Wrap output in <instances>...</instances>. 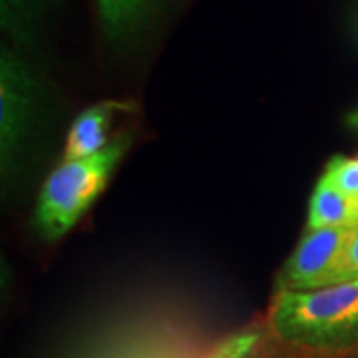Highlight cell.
I'll list each match as a JSON object with an SVG mask.
<instances>
[{"label": "cell", "instance_id": "obj_1", "mask_svg": "<svg viewBox=\"0 0 358 358\" xmlns=\"http://www.w3.org/2000/svg\"><path fill=\"white\" fill-rule=\"evenodd\" d=\"M268 324L281 341L308 350H341L358 343V279L310 291L279 289Z\"/></svg>", "mask_w": 358, "mask_h": 358}, {"label": "cell", "instance_id": "obj_2", "mask_svg": "<svg viewBox=\"0 0 358 358\" xmlns=\"http://www.w3.org/2000/svg\"><path fill=\"white\" fill-rule=\"evenodd\" d=\"M126 148L128 140L117 138L92 157L64 159L46 178L34 213L38 231L46 239H60L76 225L103 192Z\"/></svg>", "mask_w": 358, "mask_h": 358}, {"label": "cell", "instance_id": "obj_3", "mask_svg": "<svg viewBox=\"0 0 358 358\" xmlns=\"http://www.w3.org/2000/svg\"><path fill=\"white\" fill-rule=\"evenodd\" d=\"M46 92L38 72L16 48L0 52V173L8 187L38 134Z\"/></svg>", "mask_w": 358, "mask_h": 358}, {"label": "cell", "instance_id": "obj_4", "mask_svg": "<svg viewBox=\"0 0 358 358\" xmlns=\"http://www.w3.org/2000/svg\"><path fill=\"white\" fill-rule=\"evenodd\" d=\"M251 345L253 338L239 336L213 348H205L199 341L179 329L152 324L120 338L98 358H245Z\"/></svg>", "mask_w": 358, "mask_h": 358}, {"label": "cell", "instance_id": "obj_5", "mask_svg": "<svg viewBox=\"0 0 358 358\" xmlns=\"http://www.w3.org/2000/svg\"><path fill=\"white\" fill-rule=\"evenodd\" d=\"M352 229L355 227L308 229L282 267L279 289L310 291L334 285Z\"/></svg>", "mask_w": 358, "mask_h": 358}, {"label": "cell", "instance_id": "obj_6", "mask_svg": "<svg viewBox=\"0 0 358 358\" xmlns=\"http://www.w3.org/2000/svg\"><path fill=\"white\" fill-rule=\"evenodd\" d=\"M173 0H96L108 46L126 50L140 42Z\"/></svg>", "mask_w": 358, "mask_h": 358}, {"label": "cell", "instance_id": "obj_7", "mask_svg": "<svg viewBox=\"0 0 358 358\" xmlns=\"http://www.w3.org/2000/svg\"><path fill=\"white\" fill-rule=\"evenodd\" d=\"M60 0H0V26L20 50H32Z\"/></svg>", "mask_w": 358, "mask_h": 358}, {"label": "cell", "instance_id": "obj_8", "mask_svg": "<svg viewBox=\"0 0 358 358\" xmlns=\"http://www.w3.org/2000/svg\"><path fill=\"white\" fill-rule=\"evenodd\" d=\"M120 103L102 102L78 115L66 136L64 159H82L103 152L110 141V128Z\"/></svg>", "mask_w": 358, "mask_h": 358}, {"label": "cell", "instance_id": "obj_9", "mask_svg": "<svg viewBox=\"0 0 358 358\" xmlns=\"http://www.w3.org/2000/svg\"><path fill=\"white\" fill-rule=\"evenodd\" d=\"M357 199L336 189L329 178L322 176L308 205V229H334V227H357Z\"/></svg>", "mask_w": 358, "mask_h": 358}, {"label": "cell", "instance_id": "obj_10", "mask_svg": "<svg viewBox=\"0 0 358 358\" xmlns=\"http://www.w3.org/2000/svg\"><path fill=\"white\" fill-rule=\"evenodd\" d=\"M324 178H329L336 189H341L348 197L358 201V155L357 157L334 155L327 166Z\"/></svg>", "mask_w": 358, "mask_h": 358}, {"label": "cell", "instance_id": "obj_11", "mask_svg": "<svg viewBox=\"0 0 358 358\" xmlns=\"http://www.w3.org/2000/svg\"><path fill=\"white\" fill-rule=\"evenodd\" d=\"M358 279V225L352 229V235L345 247V253L341 259V265L336 271V282H345Z\"/></svg>", "mask_w": 358, "mask_h": 358}, {"label": "cell", "instance_id": "obj_12", "mask_svg": "<svg viewBox=\"0 0 358 358\" xmlns=\"http://www.w3.org/2000/svg\"><path fill=\"white\" fill-rule=\"evenodd\" d=\"M350 124H352V126L358 129V112L355 115H350Z\"/></svg>", "mask_w": 358, "mask_h": 358}]
</instances>
